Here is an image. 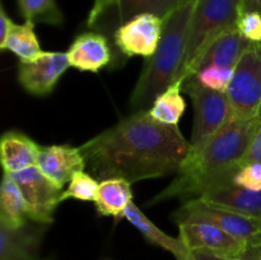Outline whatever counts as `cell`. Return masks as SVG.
<instances>
[{
    "mask_svg": "<svg viewBox=\"0 0 261 260\" xmlns=\"http://www.w3.org/2000/svg\"><path fill=\"white\" fill-rule=\"evenodd\" d=\"M69 66L66 53L43 51L36 60L30 63L19 61L18 82L30 94L47 96L55 89Z\"/></svg>",
    "mask_w": 261,
    "mask_h": 260,
    "instance_id": "obj_11",
    "label": "cell"
},
{
    "mask_svg": "<svg viewBox=\"0 0 261 260\" xmlns=\"http://www.w3.org/2000/svg\"><path fill=\"white\" fill-rule=\"evenodd\" d=\"M198 2L184 0L165 18L157 50L145 61L130 97V106L134 112L149 109L158 94L177 78L185 55L191 18Z\"/></svg>",
    "mask_w": 261,
    "mask_h": 260,
    "instance_id": "obj_3",
    "label": "cell"
},
{
    "mask_svg": "<svg viewBox=\"0 0 261 260\" xmlns=\"http://www.w3.org/2000/svg\"><path fill=\"white\" fill-rule=\"evenodd\" d=\"M241 0H199L194 10L185 55L177 78L185 82L193 75L214 40L236 28Z\"/></svg>",
    "mask_w": 261,
    "mask_h": 260,
    "instance_id": "obj_4",
    "label": "cell"
},
{
    "mask_svg": "<svg viewBox=\"0 0 261 260\" xmlns=\"http://www.w3.org/2000/svg\"><path fill=\"white\" fill-rule=\"evenodd\" d=\"M14 22L10 19L9 15L5 12L4 7H0V46L5 42L7 37L9 36L10 31H12Z\"/></svg>",
    "mask_w": 261,
    "mask_h": 260,
    "instance_id": "obj_31",
    "label": "cell"
},
{
    "mask_svg": "<svg viewBox=\"0 0 261 260\" xmlns=\"http://www.w3.org/2000/svg\"><path fill=\"white\" fill-rule=\"evenodd\" d=\"M232 75H233V69L209 65L198 69L190 76L204 88L226 93L231 83Z\"/></svg>",
    "mask_w": 261,
    "mask_h": 260,
    "instance_id": "obj_26",
    "label": "cell"
},
{
    "mask_svg": "<svg viewBox=\"0 0 261 260\" xmlns=\"http://www.w3.org/2000/svg\"><path fill=\"white\" fill-rule=\"evenodd\" d=\"M252 162L261 163V119L256 132L252 135V139L250 142L249 148H247L246 154H245L244 160H242V165Z\"/></svg>",
    "mask_w": 261,
    "mask_h": 260,
    "instance_id": "obj_30",
    "label": "cell"
},
{
    "mask_svg": "<svg viewBox=\"0 0 261 260\" xmlns=\"http://www.w3.org/2000/svg\"><path fill=\"white\" fill-rule=\"evenodd\" d=\"M184 0H121L116 9L117 18L115 31L122 23L144 13H150L165 19Z\"/></svg>",
    "mask_w": 261,
    "mask_h": 260,
    "instance_id": "obj_23",
    "label": "cell"
},
{
    "mask_svg": "<svg viewBox=\"0 0 261 260\" xmlns=\"http://www.w3.org/2000/svg\"><path fill=\"white\" fill-rule=\"evenodd\" d=\"M182 91L190 96L195 111V122L190 140V154H194L234 116V112L226 93L204 88L191 76L185 79Z\"/></svg>",
    "mask_w": 261,
    "mask_h": 260,
    "instance_id": "obj_5",
    "label": "cell"
},
{
    "mask_svg": "<svg viewBox=\"0 0 261 260\" xmlns=\"http://www.w3.org/2000/svg\"><path fill=\"white\" fill-rule=\"evenodd\" d=\"M0 50L10 51L22 63L36 60L43 53L35 32V24L30 22L23 24L14 23L5 42L0 46Z\"/></svg>",
    "mask_w": 261,
    "mask_h": 260,
    "instance_id": "obj_22",
    "label": "cell"
},
{
    "mask_svg": "<svg viewBox=\"0 0 261 260\" xmlns=\"http://www.w3.org/2000/svg\"><path fill=\"white\" fill-rule=\"evenodd\" d=\"M124 218H126L148 242L172 254L176 260H194L193 251L188 249L180 237H172L158 228L134 203L126 209Z\"/></svg>",
    "mask_w": 261,
    "mask_h": 260,
    "instance_id": "obj_17",
    "label": "cell"
},
{
    "mask_svg": "<svg viewBox=\"0 0 261 260\" xmlns=\"http://www.w3.org/2000/svg\"><path fill=\"white\" fill-rule=\"evenodd\" d=\"M18 5L25 22L32 24L61 25L64 22V15L56 0H18Z\"/></svg>",
    "mask_w": 261,
    "mask_h": 260,
    "instance_id": "obj_24",
    "label": "cell"
},
{
    "mask_svg": "<svg viewBox=\"0 0 261 260\" xmlns=\"http://www.w3.org/2000/svg\"><path fill=\"white\" fill-rule=\"evenodd\" d=\"M182 84L184 81L176 79L162 93L158 94L152 106L148 109L153 119L162 124L178 126V122L186 110V102L181 94Z\"/></svg>",
    "mask_w": 261,
    "mask_h": 260,
    "instance_id": "obj_21",
    "label": "cell"
},
{
    "mask_svg": "<svg viewBox=\"0 0 261 260\" xmlns=\"http://www.w3.org/2000/svg\"><path fill=\"white\" fill-rule=\"evenodd\" d=\"M133 198L132 183L120 177L105 178L98 185L94 205L99 216L114 217L119 221L133 204Z\"/></svg>",
    "mask_w": 261,
    "mask_h": 260,
    "instance_id": "obj_18",
    "label": "cell"
},
{
    "mask_svg": "<svg viewBox=\"0 0 261 260\" xmlns=\"http://www.w3.org/2000/svg\"><path fill=\"white\" fill-rule=\"evenodd\" d=\"M12 176L22 190L31 221L43 226L53 223L54 212L61 203L64 189L41 172L37 166Z\"/></svg>",
    "mask_w": 261,
    "mask_h": 260,
    "instance_id": "obj_8",
    "label": "cell"
},
{
    "mask_svg": "<svg viewBox=\"0 0 261 260\" xmlns=\"http://www.w3.org/2000/svg\"><path fill=\"white\" fill-rule=\"evenodd\" d=\"M180 237L189 250H203L223 257L237 259L249 244L236 239L219 227L204 221L177 222Z\"/></svg>",
    "mask_w": 261,
    "mask_h": 260,
    "instance_id": "obj_10",
    "label": "cell"
},
{
    "mask_svg": "<svg viewBox=\"0 0 261 260\" xmlns=\"http://www.w3.org/2000/svg\"><path fill=\"white\" fill-rule=\"evenodd\" d=\"M31 222L22 190L12 175L4 173L0 189V223L18 228Z\"/></svg>",
    "mask_w": 261,
    "mask_h": 260,
    "instance_id": "obj_20",
    "label": "cell"
},
{
    "mask_svg": "<svg viewBox=\"0 0 261 260\" xmlns=\"http://www.w3.org/2000/svg\"><path fill=\"white\" fill-rule=\"evenodd\" d=\"M121 0H94L93 7L88 14L87 25L89 28H97L103 18L109 14L111 10H116Z\"/></svg>",
    "mask_w": 261,
    "mask_h": 260,
    "instance_id": "obj_29",
    "label": "cell"
},
{
    "mask_svg": "<svg viewBox=\"0 0 261 260\" xmlns=\"http://www.w3.org/2000/svg\"><path fill=\"white\" fill-rule=\"evenodd\" d=\"M236 116L256 119L261 111V45L250 43L233 69L226 92Z\"/></svg>",
    "mask_w": 261,
    "mask_h": 260,
    "instance_id": "obj_6",
    "label": "cell"
},
{
    "mask_svg": "<svg viewBox=\"0 0 261 260\" xmlns=\"http://www.w3.org/2000/svg\"><path fill=\"white\" fill-rule=\"evenodd\" d=\"M41 145L30 137L17 130L4 133L0 140V157L4 173H14L24 171L37 165Z\"/></svg>",
    "mask_w": 261,
    "mask_h": 260,
    "instance_id": "obj_16",
    "label": "cell"
},
{
    "mask_svg": "<svg viewBox=\"0 0 261 260\" xmlns=\"http://www.w3.org/2000/svg\"><path fill=\"white\" fill-rule=\"evenodd\" d=\"M259 117L261 119V111H260V115H259Z\"/></svg>",
    "mask_w": 261,
    "mask_h": 260,
    "instance_id": "obj_35",
    "label": "cell"
},
{
    "mask_svg": "<svg viewBox=\"0 0 261 260\" xmlns=\"http://www.w3.org/2000/svg\"><path fill=\"white\" fill-rule=\"evenodd\" d=\"M249 41L245 40L236 28L228 31V32L219 36L209 46L208 50L205 51V54L201 58L198 69L209 65L234 69L240 58L245 53V50L249 47Z\"/></svg>",
    "mask_w": 261,
    "mask_h": 260,
    "instance_id": "obj_19",
    "label": "cell"
},
{
    "mask_svg": "<svg viewBox=\"0 0 261 260\" xmlns=\"http://www.w3.org/2000/svg\"><path fill=\"white\" fill-rule=\"evenodd\" d=\"M194 260H236L231 257H223L219 255L212 254V252L203 251V250H194Z\"/></svg>",
    "mask_w": 261,
    "mask_h": 260,
    "instance_id": "obj_33",
    "label": "cell"
},
{
    "mask_svg": "<svg viewBox=\"0 0 261 260\" xmlns=\"http://www.w3.org/2000/svg\"><path fill=\"white\" fill-rule=\"evenodd\" d=\"M45 227L32 221L18 228L0 223V260H43L41 241Z\"/></svg>",
    "mask_w": 261,
    "mask_h": 260,
    "instance_id": "obj_12",
    "label": "cell"
},
{
    "mask_svg": "<svg viewBox=\"0 0 261 260\" xmlns=\"http://www.w3.org/2000/svg\"><path fill=\"white\" fill-rule=\"evenodd\" d=\"M236 30L250 43L261 45V13L241 12L236 23Z\"/></svg>",
    "mask_w": 261,
    "mask_h": 260,
    "instance_id": "obj_27",
    "label": "cell"
},
{
    "mask_svg": "<svg viewBox=\"0 0 261 260\" xmlns=\"http://www.w3.org/2000/svg\"><path fill=\"white\" fill-rule=\"evenodd\" d=\"M66 55L71 68L89 73H98L114 60L109 38L94 31L76 36Z\"/></svg>",
    "mask_w": 261,
    "mask_h": 260,
    "instance_id": "obj_14",
    "label": "cell"
},
{
    "mask_svg": "<svg viewBox=\"0 0 261 260\" xmlns=\"http://www.w3.org/2000/svg\"><path fill=\"white\" fill-rule=\"evenodd\" d=\"M236 260H261V244L249 245Z\"/></svg>",
    "mask_w": 261,
    "mask_h": 260,
    "instance_id": "obj_32",
    "label": "cell"
},
{
    "mask_svg": "<svg viewBox=\"0 0 261 260\" xmlns=\"http://www.w3.org/2000/svg\"><path fill=\"white\" fill-rule=\"evenodd\" d=\"M259 124L260 117L242 119L234 115L199 152L189 155L175 180L148 205L171 198L193 200L214 186L233 183Z\"/></svg>",
    "mask_w": 261,
    "mask_h": 260,
    "instance_id": "obj_2",
    "label": "cell"
},
{
    "mask_svg": "<svg viewBox=\"0 0 261 260\" xmlns=\"http://www.w3.org/2000/svg\"><path fill=\"white\" fill-rule=\"evenodd\" d=\"M233 183L251 191H261V163L241 165L233 177Z\"/></svg>",
    "mask_w": 261,
    "mask_h": 260,
    "instance_id": "obj_28",
    "label": "cell"
},
{
    "mask_svg": "<svg viewBox=\"0 0 261 260\" xmlns=\"http://www.w3.org/2000/svg\"><path fill=\"white\" fill-rule=\"evenodd\" d=\"M198 199L217 208L261 218V191L247 190L234 183L214 186Z\"/></svg>",
    "mask_w": 261,
    "mask_h": 260,
    "instance_id": "obj_15",
    "label": "cell"
},
{
    "mask_svg": "<svg viewBox=\"0 0 261 260\" xmlns=\"http://www.w3.org/2000/svg\"><path fill=\"white\" fill-rule=\"evenodd\" d=\"M176 223L181 221H204L228 232L249 245L261 244V218L217 208L200 199L184 203L173 216Z\"/></svg>",
    "mask_w": 261,
    "mask_h": 260,
    "instance_id": "obj_7",
    "label": "cell"
},
{
    "mask_svg": "<svg viewBox=\"0 0 261 260\" xmlns=\"http://www.w3.org/2000/svg\"><path fill=\"white\" fill-rule=\"evenodd\" d=\"M241 12L261 13V0H241Z\"/></svg>",
    "mask_w": 261,
    "mask_h": 260,
    "instance_id": "obj_34",
    "label": "cell"
},
{
    "mask_svg": "<svg viewBox=\"0 0 261 260\" xmlns=\"http://www.w3.org/2000/svg\"><path fill=\"white\" fill-rule=\"evenodd\" d=\"M36 166L54 183L64 188L76 172L84 171L87 162L81 147L61 144L41 147Z\"/></svg>",
    "mask_w": 261,
    "mask_h": 260,
    "instance_id": "obj_13",
    "label": "cell"
},
{
    "mask_svg": "<svg viewBox=\"0 0 261 260\" xmlns=\"http://www.w3.org/2000/svg\"><path fill=\"white\" fill-rule=\"evenodd\" d=\"M81 149L97 180L120 177L134 184L177 173L191 144L178 126L162 124L142 110L97 134Z\"/></svg>",
    "mask_w": 261,
    "mask_h": 260,
    "instance_id": "obj_1",
    "label": "cell"
},
{
    "mask_svg": "<svg viewBox=\"0 0 261 260\" xmlns=\"http://www.w3.org/2000/svg\"><path fill=\"white\" fill-rule=\"evenodd\" d=\"M165 19L150 13L135 15L116 28L112 37L119 53L125 58L149 59L158 47Z\"/></svg>",
    "mask_w": 261,
    "mask_h": 260,
    "instance_id": "obj_9",
    "label": "cell"
},
{
    "mask_svg": "<svg viewBox=\"0 0 261 260\" xmlns=\"http://www.w3.org/2000/svg\"><path fill=\"white\" fill-rule=\"evenodd\" d=\"M98 180L94 176L79 171L69 181L68 188L61 194V203L66 199H75L81 201H96L97 191H98Z\"/></svg>",
    "mask_w": 261,
    "mask_h": 260,
    "instance_id": "obj_25",
    "label": "cell"
}]
</instances>
